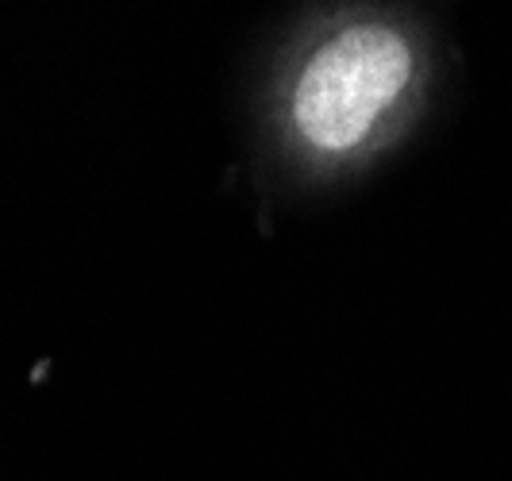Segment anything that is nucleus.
<instances>
[{
  "label": "nucleus",
  "mask_w": 512,
  "mask_h": 481,
  "mask_svg": "<svg viewBox=\"0 0 512 481\" xmlns=\"http://www.w3.org/2000/svg\"><path fill=\"white\" fill-rule=\"evenodd\" d=\"M416 70L409 35L382 20L332 31L297 74L293 127L312 151L347 154L405 97Z\"/></svg>",
  "instance_id": "nucleus-1"
}]
</instances>
